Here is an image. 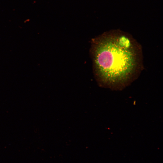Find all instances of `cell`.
Masks as SVG:
<instances>
[{
    "label": "cell",
    "instance_id": "cell-1",
    "mask_svg": "<svg viewBox=\"0 0 163 163\" xmlns=\"http://www.w3.org/2000/svg\"><path fill=\"white\" fill-rule=\"evenodd\" d=\"M91 43L94 73L100 86L122 90L138 77L143 68L142 49L130 34L112 30Z\"/></svg>",
    "mask_w": 163,
    "mask_h": 163
}]
</instances>
